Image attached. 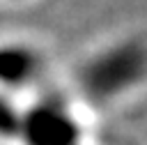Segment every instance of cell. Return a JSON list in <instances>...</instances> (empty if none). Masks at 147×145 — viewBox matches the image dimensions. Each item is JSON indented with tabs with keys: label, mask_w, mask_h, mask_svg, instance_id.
I'll return each instance as SVG.
<instances>
[{
	"label": "cell",
	"mask_w": 147,
	"mask_h": 145,
	"mask_svg": "<svg viewBox=\"0 0 147 145\" xmlns=\"http://www.w3.org/2000/svg\"><path fill=\"white\" fill-rule=\"evenodd\" d=\"M48 71L44 48L28 37H0V92L18 94L41 87Z\"/></svg>",
	"instance_id": "obj_3"
},
{
	"label": "cell",
	"mask_w": 147,
	"mask_h": 145,
	"mask_svg": "<svg viewBox=\"0 0 147 145\" xmlns=\"http://www.w3.org/2000/svg\"><path fill=\"white\" fill-rule=\"evenodd\" d=\"M147 76L145 37L119 35L90 53H85L74 69L76 97L92 108H110L142 90Z\"/></svg>",
	"instance_id": "obj_1"
},
{
	"label": "cell",
	"mask_w": 147,
	"mask_h": 145,
	"mask_svg": "<svg viewBox=\"0 0 147 145\" xmlns=\"http://www.w3.org/2000/svg\"><path fill=\"white\" fill-rule=\"evenodd\" d=\"M85 122L64 92L41 90L25 106L21 104L14 145H85Z\"/></svg>",
	"instance_id": "obj_2"
},
{
	"label": "cell",
	"mask_w": 147,
	"mask_h": 145,
	"mask_svg": "<svg viewBox=\"0 0 147 145\" xmlns=\"http://www.w3.org/2000/svg\"><path fill=\"white\" fill-rule=\"evenodd\" d=\"M2 2H16L18 5V2H28V0H2Z\"/></svg>",
	"instance_id": "obj_5"
},
{
	"label": "cell",
	"mask_w": 147,
	"mask_h": 145,
	"mask_svg": "<svg viewBox=\"0 0 147 145\" xmlns=\"http://www.w3.org/2000/svg\"><path fill=\"white\" fill-rule=\"evenodd\" d=\"M18 113H21L18 99L0 92V145H14L18 129Z\"/></svg>",
	"instance_id": "obj_4"
}]
</instances>
